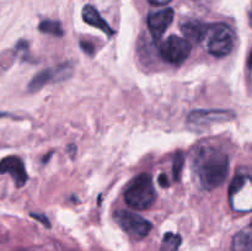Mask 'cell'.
Segmentation results:
<instances>
[{
	"label": "cell",
	"mask_w": 252,
	"mask_h": 251,
	"mask_svg": "<svg viewBox=\"0 0 252 251\" xmlns=\"http://www.w3.org/2000/svg\"><path fill=\"white\" fill-rule=\"evenodd\" d=\"M233 251H252V236L246 233H239L234 236L231 244Z\"/></svg>",
	"instance_id": "obj_12"
},
{
	"label": "cell",
	"mask_w": 252,
	"mask_h": 251,
	"mask_svg": "<svg viewBox=\"0 0 252 251\" xmlns=\"http://www.w3.org/2000/svg\"><path fill=\"white\" fill-rule=\"evenodd\" d=\"M206 39L209 53L218 58H223L233 51L235 44V33L228 25L213 24L208 25Z\"/></svg>",
	"instance_id": "obj_3"
},
{
	"label": "cell",
	"mask_w": 252,
	"mask_h": 251,
	"mask_svg": "<svg viewBox=\"0 0 252 251\" xmlns=\"http://www.w3.org/2000/svg\"><path fill=\"white\" fill-rule=\"evenodd\" d=\"M2 116H4V115H2V113H0V117H2Z\"/></svg>",
	"instance_id": "obj_22"
},
{
	"label": "cell",
	"mask_w": 252,
	"mask_h": 251,
	"mask_svg": "<svg viewBox=\"0 0 252 251\" xmlns=\"http://www.w3.org/2000/svg\"><path fill=\"white\" fill-rule=\"evenodd\" d=\"M235 118V113L228 110H196L187 117V127L193 132H203L213 125L229 122Z\"/></svg>",
	"instance_id": "obj_4"
},
{
	"label": "cell",
	"mask_w": 252,
	"mask_h": 251,
	"mask_svg": "<svg viewBox=\"0 0 252 251\" xmlns=\"http://www.w3.org/2000/svg\"><path fill=\"white\" fill-rule=\"evenodd\" d=\"M251 229H252V223H251Z\"/></svg>",
	"instance_id": "obj_23"
},
{
	"label": "cell",
	"mask_w": 252,
	"mask_h": 251,
	"mask_svg": "<svg viewBox=\"0 0 252 251\" xmlns=\"http://www.w3.org/2000/svg\"><path fill=\"white\" fill-rule=\"evenodd\" d=\"M113 218L117 221L118 225L130 238L135 239V240H140V239L145 238L150 233V230H152V224H150V221H148L143 217L132 213L129 211H125V209L116 211L115 214H113Z\"/></svg>",
	"instance_id": "obj_5"
},
{
	"label": "cell",
	"mask_w": 252,
	"mask_h": 251,
	"mask_svg": "<svg viewBox=\"0 0 252 251\" xmlns=\"http://www.w3.org/2000/svg\"><path fill=\"white\" fill-rule=\"evenodd\" d=\"M192 51L191 42L179 36H170L160 46V56L170 64H181L189 58Z\"/></svg>",
	"instance_id": "obj_6"
},
{
	"label": "cell",
	"mask_w": 252,
	"mask_h": 251,
	"mask_svg": "<svg viewBox=\"0 0 252 251\" xmlns=\"http://www.w3.org/2000/svg\"><path fill=\"white\" fill-rule=\"evenodd\" d=\"M181 31L184 36L186 37L187 41L193 42V43H201L204 41L208 32V25H204L199 21H191L184 22L181 26Z\"/></svg>",
	"instance_id": "obj_9"
},
{
	"label": "cell",
	"mask_w": 252,
	"mask_h": 251,
	"mask_svg": "<svg viewBox=\"0 0 252 251\" xmlns=\"http://www.w3.org/2000/svg\"><path fill=\"white\" fill-rule=\"evenodd\" d=\"M152 5H157V6H164V5L169 4L171 0H148Z\"/></svg>",
	"instance_id": "obj_19"
},
{
	"label": "cell",
	"mask_w": 252,
	"mask_h": 251,
	"mask_svg": "<svg viewBox=\"0 0 252 251\" xmlns=\"http://www.w3.org/2000/svg\"><path fill=\"white\" fill-rule=\"evenodd\" d=\"M157 199V191L150 175L140 174L132 180L125 192V201L132 208L144 211L150 208Z\"/></svg>",
	"instance_id": "obj_2"
},
{
	"label": "cell",
	"mask_w": 252,
	"mask_h": 251,
	"mask_svg": "<svg viewBox=\"0 0 252 251\" xmlns=\"http://www.w3.org/2000/svg\"><path fill=\"white\" fill-rule=\"evenodd\" d=\"M185 164V155L182 152H177L174 157V166H172V172H174L175 180H180L182 174V169H184Z\"/></svg>",
	"instance_id": "obj_15"
},
{
	"label": "cell",
	"mask_w": 252,
	"mask_h": 251,
	"mask_svg": "<svg viewBox=\"0 0 252 251\" xmlns=\"http://www.w3.org/2000/svg\"><path fill=\"white\" fill-rule=\"evenodd\" d=\"M0 174H10L17 187L26 184L27 172L22 160L17 157H6L0 161Z\"/></svg>",
	"instance_id": "obj_8"
},
{
	"label": "cell",
	"mask_w": 252,
	"mask_h": 251,
	"mask_svg": "<svg viewBox=\"0 0 252 251\" xmlns=\"http://www.w3.org/2000/svg\"><path fill=\"white\" fill-rule=\"evenodd\" d=\"M21 251H22V250H21Z\"/></svg>",
	"instance_id": "obj_24"
},
{
	"label": "cell",
	"mask_w": 252,
	"mask_h": 251,
	"mask_svg": "<svg viewBox=\"0 0 252 251\" xmlns=\"http://www.w3.org/2000/svg\"><path fill=\"white\" fill-rule=\"evenodd\" d=\"M249 16H250V24H251V26H252V9H251L250 15H249Z\"/></svg>",
	"instance_id": "obj_21"
},
{
	"label": "cell",
	"mask_w": 252,
	"mask_h": 251,
	"mask_svg": "<svg viewBox=\"0 0 252 251\" xmlns=\"http://www.w3.org/2000/svg\"><path fill=\"white\" fill-rule=\"evenodd\" d=\"M181 245V236L174 233H166L161 244V251H177Z\"/></svg>",
	"instance_id": "obj_14"
},
{
	"label": "cell",
	"mask_w": 252,
	"mask_h": 251,
	"mask_svg": "<svg viewBox=\"0 0 252 251\" xmlns=\"http://www.w3.org/2000/svg\"><path fill=\"white\" fill-rule=\"evenodd\" d=\"M248 66H249V69H250V70L252 71V49H251V52H250V56H249Z\"/></svg>",
	"instance_id": "obj_20"
},
{
	"label": "cell",
	"mask_w": 252,
	"mask_h": 251,
	"mask_svg": "<svg viewBox=\"0 0 252 251\" xmlns=\"http://www.w3.org/2000/svg\"><path fill=\"white\" fill-rule=\"evenodd\" d=\"M83 20L90 26L95 27V29L101 30L103 33L108 34V36H112L115 33L112 29L110 27V25L102 19V16L100 15V12L95 9L91 5H86L83 9Z\"/></svg>",
	"instance_id": "obj_10"
},
{
	"label": "cell",
	"mask_w": 252,
	"mask_h": 251,
	"mask_svg": "<svg viewBox=\"0 0 252 251\" xmlns=\"http://www.w3.org/2000/svg\"><path fill=\"white\" fill-rule=\"evenodd\" d=\"M31 217H33V218H36L37 220H39V221H42V223L44 224V225L46 226H51V224H49V220L48 219L46 218V217L44 216H42V214H37V213H31Z\"/></svg>",
	"instance_id": "obj_16"
},
{
	"label": "cell",
	"mask_w": 252,
	"mask_h": 251,
	"mask_svg": "<svg viewBox=\"0 0 252 251\" xmlns=\"http://www.w3.org/2000/svg\"><path fill=\"white\" fill-rule=\"evenodd\" d=\"M57 81H58V78H57L56 69H44V70L37 73L30 81L29 91L30 93H37L48 83H57Z\"/></svg>",
	"instance_id": "obj_11"
},
{
	"label": "cell",
	"mask_w": 252,
	"mask_h": 251,
	"mask_svg": "<svg viewBox=\"0 0 252 251\" xmlns=\"http://www.w3.org/2000/svg\"><path fill=\"white\" fill-rule=\"evenodd\" d=\"M38 30L43 33L53 34L56 37L63 36V29H62L61 22L58 21H51V20H44L39 24Z\"/></svg>",
	"instance_id": "obj_13"
},
{
	"label": "cell",
	"mask_w": 252,
	"mask_h": 251,
	"mask_svg": "<svg viewBox=\"0 0 252 251\" xmlns=\"http://www.w3.org/2000/svg\"><path fill=\"white\" fill-rule=\"evenodd\" d=\"M192 171L202 189L221 186L229 174V157L219 148L199 147L192 157Z\"/></svg>",
	"instance_id": "obj_1"
},
{
	"label": "cell",
	"mask_w": 252,
	"mask_h": 251,
	"mask_svg": "<svg viewBox=\"0 0 252 251\" xmlns=\"http://www.w3.org/2000/svg\"><path fill=\"white\" fill-rule=\"evenodd\" d=\"M158 181H159L160 186H161V187H167V186H169V180H167L166 175H165V174L160 175L159 180H158Z\"/></svg>",
	"instance_id": "obj_18"
},
{
	"label": "cell",
	"mask_w": 252,
	"mask_h": 251,
	"mask_svg": "<svg viewBox=\"0 0 252 251\" xmlns=\"http://www.w3.org/2000/svg\"><path fill=\"white\" fill-rule=\"evenodd\" d=\"M80 46H81V48H83L84 51L86 52V53H89V54H93L94 53L93 44L89 43V42H80Z\"/></svg>",
	"instance_id": "obj_17"
},
{
	"label": "cell",
	"mask_w": 252,
	"mask_h": 251,
	"mask_svg": "<svg viewBox=\"0 0 252 251\" xmlns=\"http://www.w3.org/2000/svg\"><path fill=\"white\" fill-rule=\"evenodd\" d=\"M172 20H174V10L172 9H164L150 14L148 17V27H149L153 38H161L167 27L171 25Z\"/></svg>",
	"instance_id": "obj_7"
}]
</instances>
